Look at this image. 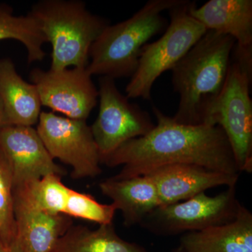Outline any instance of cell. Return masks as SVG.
<instances>
[{
  "mask_svg": "<svg viewBox=\"0 0 252 252\" xmlns=\"http://www.w3.org/2000/svg\"><path fill=\"white\" fill-rule=\"evenodd\" d=\"M157 125L143 137L122 144L102 162L122 166L117 179L148 175L158 167L191 164L228 174H240L228 139L220 126L180 124L153 107Z\"/></svg>",
  "mask_w": 252,
  "mask_h": 252,
  "instance_id": "obj_1",
  "label": "cell"
},
{
  "mask_svg": "<svg viewBox=\"0 0 252 252\" xmlns=\"http://www.w3.org/2000/svg\"><path fill=\"white\" fill-rule=\"evenodd\" d=\"M235 46L231 36L207 31L172 68V86L180 95L175 122L200 125L202 109L224 85Z\"/></svg>",
  "mask_w": 252,
  "mask_h": 252,
  "instance_id": "obj_2",
  "label": "cell"
},
{
  "mask_svg": "<svg viewBox=\"0 0 252 252\" xmlns=\"http://www.w3.org/2000/svg\"><path fill=\"white\" fill-rule=\"evenodd\" d=\"M182 1L150 0L128 19L108 25L91 46L88 72L114 79L132 77L138 66L141 50L168 26L162 13Z\"/></svg>",
  "mask_w": 252,
  "mask_h": 252,
  "instance_id": "obj_3",
  "label": "cell"
},
{
  "mask_svg": "<svg viewBox=\"0 0 252 252\" xmlns=\"http://www.w3.org/2000/svg\"><path fill=\"white\" fill-rule=\"evenodd\" d=\"M30 14L51 43V69L87 67L91 46L109 21L93 14L79 0H41Z\"/></svg>",
  "mask_w": 252,
  "mask_h": 252,
  "instance_id": "obj_4",
  "label": "cell"
},
{
  "mask_svg": "<svg viewBox=\"0 0 252 252\" xmlns=\"http://www.w3.org/2000/svg\"><path fill=\"white\" fill-rule=\"evenodd\" d=\"M252 72L238 61H230L221 91L203 107L200 125L220 126L234 156L240 172H252Z\"/></svg>",
  "mask_w": 252,
  "mask_h": 252,
  "instance_id": "obj_5",
  "label": "cell"
},
{
  "mask_svg": "<svg viewBox=\"0 0 252 252\" xmlns=\"http://www.w3.org/2000/svg\"><path fill=\"white\" fill-rule=\"evenodd\" d=\"M192 2L182 0L169 10L170 23L164 34L141 50L138 66L126 88L127 98L150 99L158 78L172 70L207 32L206 28L190 14Z\"/></svg>",
  "mask_w": 252,
  "mask_h": 252,
  "instance_id": "obj_6",
  "label": "cell"
},
{
  "mask_svg": "<svg viewBox=\"0 0 252 252\" xmlns=\"http://www.w3.org/2000/svg\"><path fill=\"white\" fill-rule=\"evenodd\" d=\"M242 205L235 187H228L215 196L203 192L180 203L157 207L140 225L162 235L200 231L233 221Z\"/></svg>",
  "mask_w": 252,
  "mask_h": 252,
  "instance_id": "obj_7",
  "label": "cell"
},
{
  "mask_svg": "<svg viewBox=\"0 0 252 252\" xmlns=\"http://www.w3.org/2000/svg\"><path fill=\"white\" fill-rule=\"evenodd\" d=\"M98 93V116L91 128L102 164L122 144L147 135L155 125L148 113L121 94L115 79L100 77Z\"/></svg>",
  "mask_w": 252,
  "mask_h": 252,
  "instance_id": "obj_8",
  "label": "cell"
},
{
  "mask_svg": "<svg viewBox=\"0 0 252 252\" xmlns=\"http://www.w3.org/2000/svg\"><path fill=\"white\" fill-rule=\"evenodd\" d=\"M36 130L51 157L71 167L73 179L102 173L98 149L86 121L41 112Z\"/></svg>",
  "mask_w": 252,
  "mask_h": 252,
  "instance_id": "obj_9",
  "label": "cell"
},
{
  "mask_svg": "<svg viewBox=\"0 0 252 252\" xmlns=\"http://www.w3.org/2000/svg\"><path fill=\"white\" fill-rule=\"evenodd\" d=\"M29 76L41 105L63 117L86 121L97 105L98 90L86 67L47 71L34 68Z\"/></svg>",
  "mask_w": 252,
  "mask_h": 252,
  "instance_id": "obj_10",
  "label": "cell"
},
{
  "mask_svg": "<svg viewBox=\"0 0 252 252\" xmlns=\"http://www.w3.org/2000/svg\"><path fill=\"white\" fill-rule=\"evenodd\" d=\"M0 150L9 163L14 187L51 174L65 175V170L55 162L34 127H0Z\"/></svg>",
  "mask_w": 252,
  "mask_h": 252,
  "instance_id": "obj_11",
  "label": "cell"
},
{
  "mask_svg": "<svg viewBox=\"0 0 252 252\" xmlns=\"http://www.w3.org/2000/svg\"><path fill=\"white\" fill-rule=\"evenodd\" d=\"M190 14L207 31L233 37L232 57L252 72V0H210L200 7L193 1Z\"/></svg>",
  "mask_w": 252,
  "mask_h": 252,
  "instance_id": "obj_12",
  "label": "cell"
},
{
  "mask_svg": "<svg viewBox=\"0 0 252 252\" xmlns=\"http://www.w3.org/2000/svg\"><path fill=\"white\" fill-rule=\"evenodd\" d=\"M153 180L160 206L180 203L215 187H235L240 174L214 171L191 164H172L155 169Z\"/></svg>",
  "mask_w": 252,
  "mask_h": 252,
  "instance_id": "obj_13",
  "label": "cell"
},
{
  "mask_svg": "<svg viewBox=\"0 0 252 252\" xmlns=\"http://www.w3.org/2000/svg\"><path fill=\"white\" fill-rule=\"evenodd\" d=\"M16 237L14 252H51L58 240L72 226V219L14 205Z\"/></svg>",
  "mask_w": 252,
  "mask_h": 252,
  "instance_id": "obj_14",
  "label": "cell"
},
{
  "mask_svg": "<svg viewBox=\"0 0 252 252\" xmlns=\"http://www.w3.org/2000/svg\"><path fill=\"white\" fill-rule=\"evenodd\" d=\"M0 99L4 126L33 127L37 124L42 106L37 89L22 79L10 59H0Z\"/></svg>",
  "mask_w": 252,
  "mask_h": 252,
  "instance_id": "obj_15",
  "label": "cell"
},
{
  "mask_svg": "<svg viewBox=\"0 0 252 252\" xmlns=\"http://www.w3.org/2000/svg\"><path fill=\"white\" fill-rule=\"evenodd\" d=\"M99 187L117 210L122 212L126 226L140 224L149 214L160 207L157 188L148 175L124 179L112 177Z\"/></svg>",
  "mask_w": 252,
  "mask_h": 252,
  "instance_id": "obj_16",
  "label": "cell"
},
{
  "mask_svg": "<svg viewBox=\"0 0 252 252\" xmlns=\"http://www.w3.org/2000/svg\"><path fill=\"white\" fill-rule=\"evenodd\" d=\"M184 252H252V214L242 205L233 221L182 235Z\"/></svg>",
  "mask_w": 252,
  "mask_h": 252,
  "instance_id": "obj_17",
  "label": "cell"
},
{
  "mask_svg": "<svg viewBox=\"0 0 252 252\" xmlns=\"http://www.w3.org/2000/svg\"><path fill=\"white\" fill-rule=\"evenodd\" d=\"M51 252H149L120 238L113 223L99 225L95 230L72 225L58 240Z\"/></svg>",
  "mask_w": 252,
  "mask_h": 252,
  "instance_id": "obj_18",
  "label": "cell"
},
{
  "mask_svg": "<svg viewBox=\"0 0 252 252\" xmlns=\"http://www.w3.org/2000/svg\"><path fill=\"white\" fill-rule=\"evenodd\" d=\"M69 189L63 183L61 176L51 174L14 187V203L49 213L64 215Z\"/></svg>",
  "mask_w": 252,
  "mask_h": 252,
  "instance_id": "obj_19",
  "label": "cell"
},
{
  "mask_svg": "<svg viewBox=\"0 0 252 252\" xmlns=\"http://www.w3.org/2000/svg\"><path fill=\"white\" fill-rule=\"evenodd\" d=\"M14 39L22 43L28 52V63L44 60L46 41L37 21L31 14L15 16L6 5H0V41Z\"/></svg>",
  "mask_w": 252,
  "mask_h": 252,
  "instance_id": "obj_20",
  "label": "cell"
},
{
  "mask_svg": "<svg viewBox=\"0 0 252 252\" xmlns=\"http://www.w3.org/2000/svg\"><path fill=\"white\" fill-rule=\"evenodd\" d=\"M15 237L14 181L9 163L0 150V241L10 250Z\"/></svg>",
  "mask_w": 252,
  "mask_h": 252,
  "instance_id": "obj_21",
  "label": "cell"
},
{
  "mask_svg": "<svg viewBox=\"0 0 252 252\" xmlns=\"http://www.w3.org/2000/svg\"><path fill=\"white\" fill-rule=\"evenodd\" d=\"M117 211L112 204L99 203L90 194L70 189L64 215L103 225L113 223Z\"/></svg>",
  "mask_w": 252,
  "mask_h": 252,
  "instance_id": "obj_22",
  "label": "cell"
},
{
  "mask_svg": "<svg viewBox=\"0 0 252 252\" xmlns=\"http://www.w3.org/2000/svg\"><path fill=\"white\" fill-rule=\"evenodd\" d=\"M4 110H3L2 104H1V99H0V127L4 126Z\"/></svg>",
  "mask_w": 252,
  "mask_h": 252,
  "instance_id": "obj_23",
  "label": "cell"
},
{
  "mask_svg": "<svg viewBox=\"0 0 252 252\" xmlns=\"http://www.w3.org/2000/svg\"><path fill=\"white\" fill-rule=\"evenodd\" d=\"M0 252H14L11 250H8V249L5 248L4 245L0 241Z\"/></svg>",
  "mask_w": 252,
  "mask_h": 252,
  "instance_id": "obj_24",
  "label": "cell"
},
{
  "mask_svg": "<svg viewBox=\"0 0 252 252\" xmlns=\"http://www.w3.org/2000/svg\"><path fill=\"white\" fill-rule=\"evenodd\" d=\"M172 252H184V251L182 250V248H181L180 247H179L177 250H174V251H172Z\"/></svg>",
  "mask_w": 252,
  "mask_h": 252,
  "instance_id": "obj_25",
  "label": "cell"
}]
</instances>
